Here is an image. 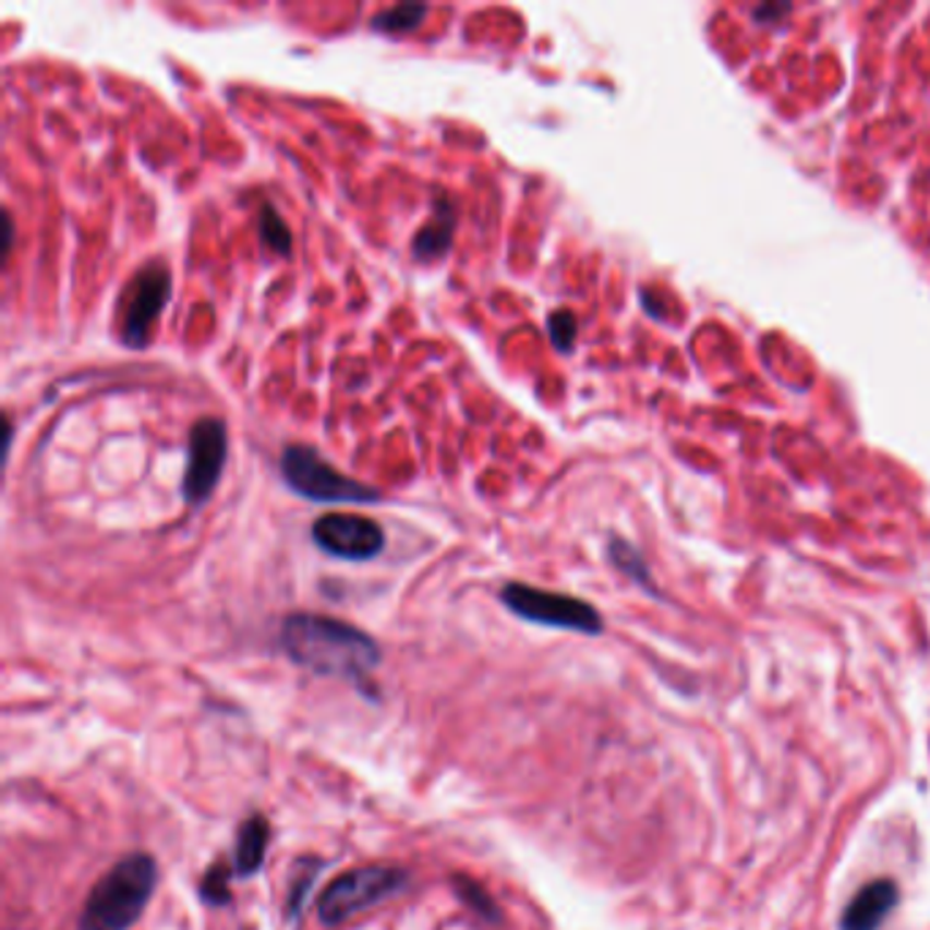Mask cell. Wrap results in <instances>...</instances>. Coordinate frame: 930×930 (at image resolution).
<instances>
[{
    "instance_id": "6da1fadb",
    "label": "cell",
    "mask_w": 930,
    "mask_h": 930,
    "mask_svg": "<svg viewBox=\"0 0 930 930\" xmlns=\"http://www.w3.org/2000/svg\"><path fill=\"white\" fill-rule=\"evenodd\" d=\"M281 647L290 661L323 677L361 683L379 663V647L372 636L325 614H290L281 623Z\"/></svg>"
},
{
    "instance_id": "7a4b0ae2",
    "label": "cell",
    "mask_w": 930,
    "mask_h": 930,
    "mask_svg": "<svg viewBox=\"0 0 930 930\" xmlns=\"http://www.w3.org/2000/svg\"><path fill=\"white\" fill-rule=\"evenodd\" d=\"M156 886V862L148 854H129L85 897L77 930H129L148 906Z\"/></svg>"
},
{
    "instance_id": "3957f363",
    "label": "cell",
    "mask_w": 930,
    "mask_h": 930,
    "mask_svg": "<svg viewBox=\"0 0 930 930\" xmlns=\"http://www.w3.org/2000/svg\"><path fill=\"white\" fill-rule=\"evenodd\" d=\"M279 470L287 486H290L298 497H306L319 505H366L383 499V494H379L377 488L366 486V483L339 472L330 461H325L323 456H319V450H314L312 445H287V448L281 450Z\"/></svg>"
},
{
    "instance_id": "277c9868",
    "label": "cell",
    "mask_w": 930,
    "mask_h": 930,
    "mask_svg": "<svg viewBox=\"0 0 930 930\" xmlns=\"http://www.w3.org/2000/svg\"><path fill=\"white\" fill-rule=\"evenodd\" d=\"M404 884L407 870L394 868V865H369V868L347 870L339 879L330 881L328 890L319 897V919L325 925L345 922V919L361 914L363 908L399 892Z\"/></svg>"
},
{
    "instance_id": "5b68a950",
    "label": "cell",
    "mask_w": 930,
    "mask_h": 930,
    "mask_svg": "<svg viewBox=\"0 0 930 930\" xmlns=\"http://www.w3.org/2000/svg\"><path fill=\"white\" fill-rule=\"evenodd\" d=\"M499 597H503V603L516 617L530 619V623L592 636L603 630V619L601 614H597V608L590 606L587 601H581V597L538 590V587L519 584V581L505 584Z\"/></svg>"
},
{
    "instance_id": "8992f818",
    "label": "cell",
    "mask_w": 930,
    "mask_h": 930,
    "mask_svg": "<svg viewBox=\"0 0 930 930\" xmlns=\"http://www.w3.org/2000/svg\"><path fill=\"white\" fill-rule=\"evenodd\" d=\"M172 298L170 268L161 263H148L129 281L126 301L121 312V339L132 350H145L154 336V325L165 314Z\"/></svg>"
},
{
    "instance_id": "52a82bcc",
    "label": "cell",
    "mask_w": 930,
    "mask_h": 930,
    "mask_svg": "<svg viewBox=\"0 0 930 930\" xmlns=\"http://www.w3.org/2000/svg\"><path fill=\"white\" fill-rule=\"evenodd\" d=\"M227 426L221 418H200L189 432L186 472H183V497L192 508L208 503L221 481L227 464Z\"/></svg>"
},
{
    "instance_id": "ba28073f",
    "label": "cell",
    "mask_w": 930,
    "mask_h": 930,
    "mask_svg": "<svg viewBox=\"0 0 930 930\" xmlns=\"http://www.w3.org/2000/svg\"><path fill=\"white\" fill-rule=\"evenodd\" d=\"M312 538L325 554L350 563H366L385 548V530L358 514H325L314 521Z\"/></svg>"
},
{
    "instance_id": "9c48e42d",
    "label": "cell",
    "mask_w": 930,
    "mask_h": 930,
    "mask_svg": "<svg viewBox=\"0 0 930 930\" xmlns=\"http://www.w3.org/2000/svg\"><path fill=\"white\" fill-rule=\"evenodd\" d=\"M897 886L890 879H875L857 892L843 911V930H879L886 914L895 908Z\"/></svg>"
},
{
    "instance_id": "30bf717a",
    "label": "cell",
    "mask_w": 930,
    "mask_h": 930,
    "mask_svg": "<svg viewBox=\"0 0 930 930\" xmlns=\"http://www.w3.org/2000/svg\"><path fill=\"white\" fill-rule=\"evenodd\" d=\"M456 235V208L450 200L439 197L434 200V214L428 216L426 225L418 230V235L412 238V257L421 259V263H434V259H443L445 254L454 246Z\"/></svg>"
},
{
    "instance_id": "8fae6325",
    "label": "cell",
    "mask_w": 930,
    "mask_h": 930,
    "mask_svg": "<svg viewBox=\"0 0 930 930\" xmlns=\"http://www.w3.org/2000/svg\"><path fill=\"white\" fill-rule=\"evenodd\" d=\"M270 843V824L265 816H252L246 824L238 830L235 843V873L249 879V875L259 873L265 865V854H268Z\"/></svg>"
},
{
    "instance_id": "7c38bea8",
    "label": "cell",
    "mask_w": 930,
    "mask_h": 930,
    "mask_svg": "<svg viewBox=\"0 0 930 930\" xmlns=\"http://www.w3.org/2000/svg\"><path fill=\"white\" fill-rule=\"evenodd\" d=\"M426 14H428L426 3H399V7L383 9L379 14H374L372 28L377 31V34H388V36L410 34V31H415L418 25L423 23Z\"/></svg>"
},
{
    "instance_id": "4fadbf2b",
    "label": "cell",
    "mask_w": 930,
    "mask_h": 930,
    "mask_svg": "<svg viewBox=\"0 0 930 930\" xmlns=\"http://www.w3.org/2000/svg\"><path fill=\"white\" fill-rule=\"evenodd\" d=\"M319 870H323V859H298L295 870H292L290 890H287V917L290 919H298L303 908H306V897L312 892L314 881H317Z\"/></svg>"
},
{
    "instance_id": "5bb4252c",
    "label": "cell",
    "mask_w": 930,
    "mask_h": 930,
    "mask_svg": "<svg viewBox=\"0 0 930 930\" xmlns=\"http://www.w3.org/2000/svg\"><path fill=\"white\" fill-rule=\"evenodd\" d=\"M259 241L276 257H290L292 254V232L287 221L281 219L279 210L270 203L263 205L259 210Z\"/></svg>"
},
{
    "instance_id": "9a60e30c",
    "label": "cell",
    "mask_w": 930,
    "mask_h": 930,
    "mask_svg": "<svg viewBox=\"0 0 930 930\" xmlns=\"http://www.w3.org/2000/svg\"><path fill=\"white\" fill-rule=\"evenodd\" d=\"M608 557H612V563L617 565L623 573H628L630 579L639 581V584L650 587V570H647L644 557H641V554L636 552V548L630 546L628 541L612 538V541H608Z\"/></svg>"
},
{
    "instance_id": "2e32d148",
    "label": "cell",
    "mask_w": 930,
    "mask_h": 930,
    "mask_svg": "<svg viewBox=\"0 0 930 930\" xmlns=\"http://www.w3.org/2000/svg\"><path fill=\"white\" fill-rule=\"evenodd\" d=\"M200 897L210 906H225L230 901V868L225 859H216L200 881Z\"/></svg>"
},
{
    "instance_id": "e0dca14e",
    "label": "cell",
    "mask_w": 930,
    "mask_h": 930,
    "mask_svg": "<svg viewBox=\"0 0 930 930\" xmlns=\"http://www.w3.org/2000/svg\"><path fill=\"white\" fill-rule=\"evenodd\" d=\"M576 336H579V323H576V314L568 309H557V312L548 314V339L557 347L559 352H570L576 345Z\"/></svg>"
},
{
    "instance_id": "ac0fdd59",
    "label": "cell",
    "mask_w": 930,
    "mask_h": 930,
    "mask_svg": "<svg viewBox=\"0 0 930 930\" xmlns=\"http://www.w3.org/2000/svg\"><path fill=\"white\" fill-rule=\"evenodd\" d=\"M456 890H459V895L464 897V903H470V906L475 908L478 914H483V917H486V919H497L499 917L497 906H494V901H492V895H488V892L483 890V886L478 884V881H470V879H464V875H461V879H456Z\"/></svg>"
},
{
    "instance_id": "d6986e66",
    "label": "cell",
    "mask_w": 930,
    "mask_h": 930,
    "mask_svg": "<svg viewBox=\"0 0 930 930\" xmlns=\"http://www.w3.org/2000/svg\"><path fill=\"white\" fill-rule=\"evenodd\" d=\"M786 14H792L788 3H764V7L756 9L753 17L759 20V23H777V20L786 17Z\"/></svg>"
},
{
    "instance_id": "ffe728a7",
    "label": "cell",
    "mask_w": 930,
    "mask_h": 930,
    "mask_svg": "<svg viewBox=\"0 0 930 930\" xmlns=\"http://www.w3.org/2000/svg\"><path fill=\"white\" fill-rule=\"evenodd\" d=\"M14 246V219L12 216H3V259H9V252Z\"/></svg>"
}]
</instances>
